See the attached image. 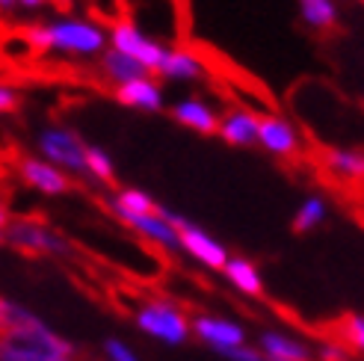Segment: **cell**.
Returning <instances> with one entry per match:
<instances>
[{"label": "cell", "mask_w": 364, "mask_h": 361, "mask_svg": "<svg viewBox=\"0 0 364 361\" xmlns=\"http://www.w3.org/2000/svg\"><path fill=\"white\" fill-rule=\"evenodd\" d=\"M0 361H77V347L27 305L0 296Z\"/></svg>", "instance_id": "cell-1"}, {"label": "cell", "mask_w": 364, "mask_h": 361, "mask_svg": "<svg viewBox=\"0 0 364 361\" xmlns=\"http://www.w3.org/2000/svg\"><path fill=\"white\" fill-rule=\"evenodd\" d=\"M24 42L36 53H60L71 60H92L107 50V30L83 15H57L24 30Z\"/></svg>", "instance_id": "cell-2"}, {"label": "cell", "mask_w": 364, "mask_h": 361, "mask_svg": "<svg viewBox=\"0 0 364 361\" xmlns=\"http://www.w3.org/2000/svg\"><path fill=\"white\" fill-rule=\"evenodd\" d=\"M136 329L163 347H184L193 338V323L187 311L172 299H149L134 314Z\"/></svg>", "instance_id": "cell-3"}, {"label": "cell", "mask_w": 364, "mask_h": 361, "mask_svg": "<svg viewBox=\"0 0 364 361\" xmlns=\"http://www.w3.org/2000/svg\"><path fill=\"white\" fill-rule=\"evenodd\" d=\"M6 243L27 255H48V258H75V246L65 234L50 228L39 220H9L6 225Z\"/></svg>", "instance_id": "cell-4"}, {"label": "cell", "mask_w": 364, "mask_h": 361, "mask_svg": "<svg viewBox=\"0 0 364 361\" xmlns=\"http://www.w3.org/2000/svg\"><path fill=\"white\" fill-rule=\"evenodd\" d=\"M39 157L63 169L65 175H86V142L75 128L65 124H48L36 134Z\"/></svg>", "instance_id": "cell-5"}, {"label": "cell", "mask_w": 364, "mask_h": 361, "mask_svg": "<svg viewBox=\"0 0 364 361\" xmlns=\"http://www.w3.org/2000/svg\"><path fill=\"white\" fill-rule=\"evenodd\" d=\"M157 210H160V213L166 216V220L178 228V243H181V252H187V255H190L196 264H202V266H208V269H220V273H223L225 261L231 258L223 240H216L210 231H205L202 225H196L193 220H187V216H181V213H178V210H172V208L157 205Z\"/></svg>", "instance_id": "cell-6"}, {"label": "cell", "mask_w": 364, "mask_h": 361, "mask_svg": "<svg viewBox=\"0 0 364 361\" xmlns=\"http://www.w3.org/2000/svg\"><path fill=\"white\" fill-rule=\"evenodd\" d=\"M107 48H113V50L124 53V57L136 60L149 71H157L163 65V60H166V50H169V45L163 39L139 30L136 21H127V18H119V21L107 30Z\"/></svg>", "instance_id": "cell-7"}, {"label": "cell", "mask_w": 364, "mask_h": 361, "mask_svg": "<svg viewBox=\"0 0 364 361\" xmlns=\"http://www.w3.org/2000/svg\"><path fill=\"white\" fill-rule=\"evenodd\" d=\"M193 323V335L202 340V344L220 355H228L231 350H237L243 344H249V335L237 320L231 317H220V314H196L190 317Z\"/></svg>", "instance_id": "cell-8"}, {"label": "cell", "mask_w": 364, "mask_h": 361, "mask_svg": "<svg viewBox=\"0 0 364 361\" xmlns=\"http://www.w3.org/2000/svg\"><path fill=\"white\" fill-rule=\"evenodd\" d=\"M258 146L272 157H294L302 146V136L287 116L264 113L258 119Z\"/></svg>", "instance_id": "cell-9"}, {"label": "cell", "mask_w": 364, "mask_h": 361, "mask_svg": "<svg viewBox=\"0 0 364 361\" xmlns=\"http://www.w3.org/2000/svg\"><path fill=\"white\" fill-rule=\"evenodd\" d=\"M18 178H21L33 193L48 195V198L65 195L71 190V175H65L63 169H57L53 163H48V160H42L39 154L21 157V163H18Z\"/></svg>", "instance_id": "cell-10"}, {"label": "cell", "mask_w": 364, "mask_h": 361, "mask_svg": "<svg viewBox=\"0 0 364 361\" xmlns=\"http://www.w3.org/2000/svg\"><path fill=\"white\" fill-rule=\"evenodd\" d=\"M172 122H178L181 128H187L198 136H213L216 128H220V110L205 101V98H196V95H187V98H178L172 107Z\"/></svg>", "instance_id": "cell-11"}, {"label": "cell", "mask_w": 364, "mask_h": 361, "mask_svg": "<svg viewBox=\"0 0 364 361\" xmlns=\"http://www.w3.org/2000/svg\"><path fill=\"white\" fill-rule=\"evenodd\" d=\"M258 113L249 107H231V110L220 113V139L231 149H252L258 146Z\"/></svg>", "instance_id": "cell-12"}, {"label": "cell", "mask_w": 364, "mask_h": 361, "mask_svg": "<svg viewBox=\"0 0 364 361\" xmlns=\"http://www.w3.org/2000/svg\"><path fill=\"white\" fill-rule=\"evenodd\" d=\"M119 222H124L134 234H139L142 240L154 243L157 249H166V252H181L178 243V228L163 216L157 208L151 213H136V216H119Z\"/></svg>", "instance_id": "cell-13"}, {"label": "cell", "mask_w": 364, "mask_h": 361, "mask_svg": "<svg viewBox=\"0 0 364 361\" xmlns=\"http://www.w3.org/2000/svg\"><path fill=\"white\" fill-rule=\"evenodd\" d=\"M116 101L131 107V110H139V113H160L163 107H166V92H163L160 80H154L149 75V77L116 86Z\"/></svg>", "instance_id": "cell-14"}, {"label": "cell", "mask_w": 364, "mask_h": 361, "mask_svg": "<svg viewBox=\"0 0 364 361\" xmlns=\"http://www.w3.org/2000/svg\"><path fill=\"white\" fill-rule=\"evenodd\" d=\"M208 71H210L208 63L198 57V53H193L187 48H169L166 60L157 68V75L172 83H198L208 77Z\"/></svg>", "instance_id": "cell-15"}, {"label": "cell", "mask_w": 364, "mask_h": 361, "mask_svg": "<svg viewBox=\"0 0 364 361\" xmlns=\"http://www.w3.org/2000/svg\"><path fill=\"white\" fill-rule=\"evenodd\" d=\"M255 347L264 352L267 361H314V352L305 340L287 335V332H279V329L261 332Z\"/></svg>", "instance_id": "cell-16"}, {"label": "cell", "mask_w": 364, "mask_h": 361, "mask_svg": "<svg viewBox=\"0 0 364 361\" xmlns=\"http://www.w3.org/2000/svg\"><path fill=\"white\" fill-rule=\"evenodd\" d=\"M223 276L225 281L234 287L237 293L249 296V299H261L264 291H267V284H264V276H261V269L255 261L243 258V255H231L223 266Z\"/></svg>", "instance_id": "cell-17"}, {"label": "cell", "mask_w": 364, "mask_h": 361, "mask_svg": "<svg viewBox=\"0 0 364 361\" xmlns=\"http://www.w3.org/2000/svg\"><path fill=\"white\" fill-rule=\"evenodd\" d=\"M98 60H101L104 77L110 80L113 86H122V83H131V80H139V77H149V75H151V71L145 68V65H139L136 60L124 57V53H119V50H113V48H107Z\"/></svg>", "instance_id": "cell-18"}, {"label": "cell", "mask_w": 364, "mask_h": 361, "mask_svg": "<svg viewBox=\"0 0 364 361\" xmlns=\"http://www.w3.org/2000/svg\"><path fill=\"white\" fill-rule=\"evenodd\" d=\"M326 220H329V202H326L323 195H305L296 213H294V220H290V228H294L296 234H311L317 231Z\"/></svg>", "instance_id": "cell-19"}, {"label": "cell", "mask_w": 364, "mask_h": 361, "mask_svg": "<svg viewBox=\"0 0 364 361\" xmlns=\"http://www.w3.org/2000/svg\"><path fill=\"white\" fill-rule=\"evenodd\" d=\"M110 213L116 216H136V213H151L157 208V202L151 198V193H145L139 187H122L110 195Z\"/></svg>", "instance_id": "cell-20"}, {"label": "cell", "mask_w": 364, "mask_h": 361, "mask_svg": "<svg viewBox=\"0 0 364 361\" xmlns=\"http://www.w3.org/2000/svg\"><path fill=\"white\" fill-rule=\"evenodd\" d=\"M296 4H299V18L305 21V27L320 33L338 27V18H341L338 0H296Z\"/></svg>", "instance_id": "cell-21"}, {"label": "cell", "mask_w": 364, "mask_h": 361, "mask_svg": "<svg viewBox=\"0 0 364 361\" xmlns=\"http://www.w3.org/2000/svg\"><path fill=\"white\" fill-rule=\"evenodd\" d=\"M323 166L338 178L361 180L364 178V151H358V149H329L323 154Z\"/></svg>", "instance_id": "cell-22"}, {"label": "cell", "mask_w": 364, "mask_h": 361, "mask_svg": "<svg viewBox=\"0 0 364 361\" xmlns=\"http://www.w3.org/2000/svg\"><path fill=\"white\" fill-rule=\"evenodd\" d=\"M86 175L101 180V184H110V180L116 178V160L110 157V151L86 142Z\"/></svg>", "instance_id": "cell-23"}, {"label": "cell", "mask_w": 364, "mask_h": 361, "mask_svg": "<svg viewBox=\"0 0 364 361\" xmlns=\"http://www.w3.org/2000/svg\"><path fill=\"white\" fill-rule=\"evenodd\" d=\"M341 335L347 338V344L364 355V314H347L341 323Z\"/></svg>", "instance_id": "cell-24"}, {"label": "cell", "mask_w": 364, "mask_h": 361, "mask_svg": "<svg viewBox=\"0 0 364 361\" xmlns=\"http://www.w3.org/2000/svg\"><path fill=\"white\" fill-rule=\"evenodd\" d=\"M101 352H104L107 361H139L136 350L122 338H107L101 344Z\"/></svg>", "instance_id": "cell-25"}, {"label": "cell", "mask_w": 364, "mask_h": 361, "mask_svg": "<svg viewBox=\"0 0 364 361\" xmlns=\"http://www.w3.org/2000/svg\"><path fill=\"white\" fill-rule=\"evenodd\" d=\"M18 101H21V92H18L15 86H9V83H0V116L12 113L18 107Z\"/></svg>", "instance_id": "cell-26"}, {"label": "cell", "mask_w": 364, "mask_h": 361, "mask_svg": "<svg viewBox=\"0 0 364 361\" xmlns=\"http://www.w3.org/2000/svg\"><path fill=\"white\" fill-rule=\"evenodd\" d=\"M225 361H267L264 358V352L255 347V344H243V347H237V350H231L228 355H223Z\"/></svg>", "instance_id": "cell-27"}, {"label": "cell", "mask_w": 364, "mask_h": 361, "mask_svg": "<svg viewBox=\"0 0 364 361\" xmlns=\"http://www.w3.org/2000/svg\"><path fill=\"white\" fill-rule=\"evenodd\" d=\"M317 355H320L323 361H350V355H347V350H343L341 344H323Z\"/></svg>", "instance_id": "cell-28"}, {"label": "cell", "mask_w": 364, "mask_h": 361, "mask_svg": "<svg viewBox=\"0 0 364 361\" xmlns=\"http://www.w3.org/2000/svg\"><path fill=\"white\" fill-rule=\"evenodd\" d=\"M50 4V0H18V9L24 12H36V9H45Z\"/></svg>", "instance_id": "cell-29"}, {"label": "cell", "mask_w": 364, "mask_h": 361, "mask_svg": "<svg viewBox=\"0 0 364 361\" xmlns=\"http://www.w3.org/2000/svg\"><path fill=\"white\" fill-rule=\"evenodd\" d=\"M9 220H12V216H9L6 205H4V198H0V228H6V225H9Z\"/></svg>", "instance_id": "cell-30"}, {"label": "cell", "mask_w": 364, "mask_h": 361, "mask_svg": "<svg viewBox=\"0 0 364 361\" xmlns=\"http://www.w3.org/2000/svg\"><path fill=\"white\" fill-rule=\"evenodd\" d=\"M18 9V0H0V12H12Z\"/></svg>", "instance_id": "cell-31"}, {"label": "cell", "mask_w": 364, "mask_h": 361, "mask_svg": "<svg viewBox=\"0 0 364 361\" xmlns=\"http://www.w3.org/2000/svg\"><path fill=\"white\" fill-rule=\"evenodd\" d=\"M0 246H6V228H0Z\"/></svg>", "instance_id": "cell-32"}, {"label": "cell", "mask_w": 364, "mask_h": 361, "mask_svg": "<svg viewBox=\"0 0 364 361\" xmlns=\"http://www.w3.org/2000/svg\"><path fill=\"white\" fill-rule=\"evenodd\" d=\"M0 340H4V335H0Z\"/></svg>", "instance_id": "cell-33"}, {"label": "cell", "mask_w": 364, "mask_h": 361, "mask_svg": "<svg viewBox=\"0 0 364 361\" xmlns=\"http://www.w3.org/2000/svg\"><path fill=\"white\" fill-rule=\"evenodd\" d=\"M361 4H364V0H361Z\"/></svg>", "instance_id": "cell-34"}]
</instances>
